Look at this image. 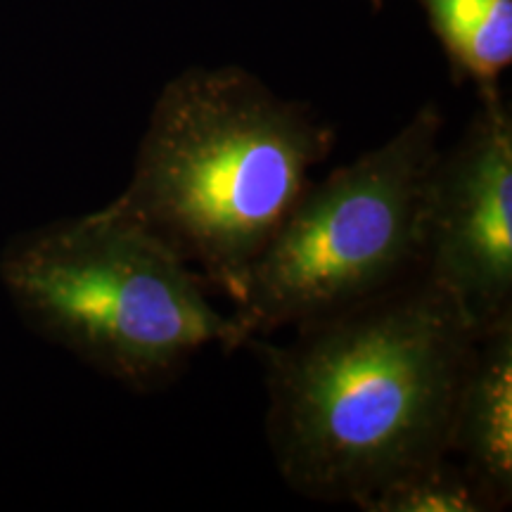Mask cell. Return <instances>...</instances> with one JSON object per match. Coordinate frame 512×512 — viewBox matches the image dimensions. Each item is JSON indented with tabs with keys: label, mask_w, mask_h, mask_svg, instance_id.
Returning a JSON list of instances; mask_svg holds the SVG:
<instances>
[{
	"label": "cell",
	"mask_w": 512,
	"mask_h": 512,
	"mask_svg": "<svg viewBox=\"0 0 512 512\" xmlns=\"http://www.w3.org/2000/svg\"><path fill=\"white\" fill-rule=\"evenodd\" d=\"M477 330L422 275L245 347L264 366L266 437L299 496L356 503L448 456L453 403Z\"/></svg>",
	"instance_id": "1"
},
{
	"label": "cell",
	"mask_w": 512,
	"mask_h": 512,
	"mask_svg": "<svg viewBox=\"0 0 512 512\" xmlns=\"http://www.w3.org/2000/svg\"><path fill=\"white\" fill-rule=\"evenodd\" d=\"M311 105L242 67H190L152 107L114 214L162 242L238 306L311 169L335 150Z\"/></svg>",
	"instance_id": "2"
},
{
	"label": "cell",
	"mask_w": 512,
	"mask_h": 512,
	"mask_svg": "<svg viewBox=\"0 0 512 512\" xmlns=\"http://www.w3.org/2000/svg\"><path fill=\"white\" fill-rule=\"evenodd\" d=\"M0 278L31 328L133 392L162 389L207 347L247 342L200 275L110 207L17 238Z\"/></svg>",
	"instance_id": "3"
},
{
	"label": "cell",
	"mask_w": 512,
	"mask_h": 512,
	"mask_svg": "<svg viewBox=\"0 0 512 512\" xmlns=\"http://www.w3.org/2000/svg\"><path fill=\"white\" fill-rule=\"evenodd\" d=\"M444 119L422 105L382 145L309 183L233 316L247 339L309 323L420 275V207Z\"/></svg>",
	"instance_id": "4"
},
{
	"label": "cell",
	"mask_w": 512,
	"mask_h": 512,
	"mask_svg": "<svg viewBox=\"0 0 512 512\" xmlns=\"http://www.w3.org/2000/svg\"><path fill=\"white\" fill-rule=\"evenodd\" d=\"M420 275L456 302L477 335L512 316V112L479 98L451 147H439L420 207Z\"/></svg>",
	"instance_id": "5"
},
{
	"label": "cell",
	"mask_w": 512,
	"mask_h": 512,
	"mask_svg": "<svg viewBox=\"0 0 512 512\" xmlns=\"http://www.w3.org/2000/svg\"><path fill=\"white\" fill-rule=\"evenodd\" d=\"M448 456L482 491L491 512L512 503V316L475 339L453 403Z\"/></svg>",
	"instance_id": "6"
},
{
	"label": "cell",
	"mask_w": 512,
	"mask_h": 512,
	"mask_svg": "<svg viewBox=\"0 0 512 512\" xmlns=\"http://www.w3.org/2000/svg\"><path fill=\"white\" fill-rule=\"evenodd\" d=\"M377 5L382 0H375ZM444 50L453 83H472L477 98L501 93L512 62V0H415Z\"/></svg>",
	"instance_id": "7"
},
{
	"label": "cell",
	"mask_w": 512,
	"mask_h": 512,
	"mask_svg": "<svg viewBox=\"0 0 512 512\" xmlns=\"http://www.w3.org/2000/svg\"><path fill=\"white\" fill-rule=\"evenodd\" d=\"M354 505L366 512H491L465 467L451 456L389 479Z\"/></svg>",
	"instance_id": "8"
}]
</instances>
